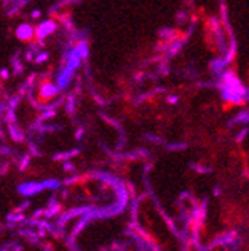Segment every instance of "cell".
Wrapping results in <instances>:
<instances>
[{
  "instance_id": "cell-1",
  "label": "cell",
  "mask_w": 249,
  "mask_h": 251,
  "mask_svg": "<svg viewBox=\"0 0 249 251\" xmlns=\"http://www.w3.org/2000/svg\"><path fill=\"white\" fill-rule=\"evenodd\" d=\"M219 86H220V92H222L223 100L226 103L240 104L245 101L246 88L234 72H225L222 75V81H220Z\"/></svg>"
},
{
  "instance_id": "cell-2",
  "label": "cell",
  "mask_w": 249,
  "mask_h": 251,
  "mask_svg": "<svg viewBox=\"0 0 249 251\" xmlns=\"http://www.w3.org/2000/svg\"><path fill=\"white\" fill-rule=\"evenodd\" d=\"M233 123H242V124H248V123H249V110H245V112H242L240 115H237V117L233 120Z\"/></svg>"
}]
</instances>
